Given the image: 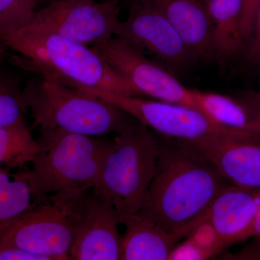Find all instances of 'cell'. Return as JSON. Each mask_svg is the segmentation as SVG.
Segmentation results:
<instances>
[{
    "label": "cell",
    "mask_w": 260,
    "mask_h": 260,
    "mask_svg": "<svg viewBox=\"0 0 260 260\" xmlns=\"http://www.w3.org/2000/svg\"><path fill=\"white\" fill-rule=\"evenodd\" d=\"M231 184L198 154L176 142L160 143L156 171L138 213L181 239Z\"/></svg>",
    "instance_id": "obj_1"
},
{
    "label": "cell",
    "mask_w": 260,
    "mask_h": 260,
    "mask_svg": "<svg viewBox=\"0 0 260 260\" xmlns=\"http://www.w3.org/2000/svg\"><path fill=\"white\" fill-rule=\"evenodd\" d=\"M0 42L18 54L10 56L12 64L65 86L142 95L93 48L85 44L25 26L3 36Z\"/></svg>",
    "instance_id": "obj_2"
},
{
    "label": "cell",
    "mask_w": 260,
    "mask_h": 260,
    "mask_svg": "<svg viewBox=\"0 0 260 260\" xmlns=\"http://www.w3.org/2000/svg\"><path fill=\"white\" fill-rule=\"evenodd\" d=\"M32 167L20 171L34 200L67 191L93 189L113 141L101 137L39 128Z\"/></svg>",
    "instance_id": "obj_3"
},
{
    "label": "cell",
    "mask_w": 260,
    "mask_h": 260,
    "mask_svg": "<svg viewBox=\"0 0 260 260\" xmlns=\"http://www.w3.org/2000/svg\"><path fill=\"white\" fill-rule=\"evenodd\" d=\"M21 99L36 127L102 138L122 133L137 121L100 98L39 75L24 84Z\"/></svg>",
    "instance_id": "obj_4"
},
{
    "label": "cell",
    "mask_w": 260,
    "mask_h": 260,
    "mask_svg": "<svg viewBox=\"0 0 260 260\" xmlns=\"http://www.w3.org/2000/svg\"><path fill=\"white\" fill-rule=\"evenodd\" d=\"M160 142L138 120L113 140V147L92 190L115 208L119 222L141 208L153 180Z\"/></svg>",
    "instance_id": "obj_5"
},
{
    "label": "cell",
    "mask_w": 260,
    "mask_h": 260,
    "mask_svg": "<svg viewBox=\"0 0 260 260\" xmlns=\"http://www.w3.org/2000/svg\"><path fill=\"white\" fill-rule=\"evenodd\" d=\"M88 191H61L34 200L30 209L0 237V246L18 248L48 260L70 259Z\"/></svg>",
    "instance_id": "obj_6"
},
{
    "label": "cell",
    "mask_w": 260,
    "mask_h": 260,
    "mask_svg": "<svg viewBox=\"0 0 260 260\" xmlns=\"http://www.w3.org/2000/svg\"><path fill=\"white\" fill-rule=\"evenodd\" d=\"M79 90L116 106L139 122L167 138L191 140L216 136L260 143L259 137L254 133L219 125L194 108L162 101L145 100L134 95L96 89Z\"/></svg>",
    "instance_id": "obj_7"
},
{
    "label": "cell",
    "mask_w": 260,
    "mask_h": 260,
    "mask_svg": "<svg viewBox=\"0 0 260 260\" xmlns=\"http://www.w3.org/2000/svg\"><path fill=\"white\" fill-rule=\"evenodd\" d=\"M119 2L49 0L47 5L35 10L30 21L23 26L93 46L114 36L120 21Z\"/></svg>",
    "instance_id": "obj_8"
},
{
    "label": "cell",
    "mask_w": 260,
    "mask_h": 260,
    "mask_svg": "<svg viewBox=\"0 0 260 260\" xmlns=\"http://www.w3.org/2000/svg\"><path fill=\"white\" fill-rule=\"evenodd\" d=\"M92 48L142 95L198 109L192 89L186 88L165 68L124 39L112 38Z\"/></svg>",
    "instance_id": "obj_9"
},
{
    "label": "cell",
    "mask_w": 260,
    "mask_h": 260,
    "mask_svg": "<svg viewBox=\"0 0 260 260\" xmlns=\"http://www.w3.org/2000/svg\"><path fill=\"white\" fill-rule=\"evenodd\" d=\"M129 14L114 36L155 56L169 69L181 70L194 58L177 30L153 0H129Z\"/></svg>",
    "instance_id": "obj_10"
},
{
    "label": "cell",
    "mask_w": 260,
    "mask_h": 260,
    "mask_svg": "<svg viewBox=\"0 0 260 260\" xmlns=\"http://www.w3.org/2000/svg\"><path fill=\"white\" fill-rule=\"evenodd\" d=\"M119 216L112 203L88 191L70 249V259H122V237Z\"/></svg>",
    "instance_id": "obj_11"
},
{
    "label": "cell",
    "mask_w": 260,
    "mask_h": 260,
    "mask_svg": "<svg viewBox=\"0 0 260 260\" xmlns=\"http://www.w3.org/2000/svg\"><path fill=\"white\" fill-rule=\"evenodd\" d=\"M176 141L211 162L234 185L260 189V143L216 136Z\"/></svg>",
    "instance_id": "obj_12"
},
{
    "label": "cell",
    "mask_w": 260,
    "mask_h": 260,
    "mask_svg": "<svg viewBox=\"0 0 260 260\" xmlns=\"http://www.w3.org/2000/svg\"><path fill=\"white\" fill-rule=\"evenodd\" d=\"M255 192L229 184L219 192L203 217L213 224L225 247L250 238L257 212Z\"/></svg>",
    "instance_id": "obj_13"
},
{
    "label": "cell",
    "mask_w": 260,
    "mask_h": 260,
    "mask_svg": "<svg viewBox=\"0 0 260 260\" xmlns=\"http://www.w3.org/2000/svg\"><path fill=\"white\" fill-rule=\"evenodd\" d=\"M185 43L194 60L214 59L205 0H153Z\"/></svg>",
    "instance_id": "obj_14"
},
{
    "label": "cell",
    "mask_w": 260,
    "mask_h": 260,
    "mask_svg": "<svg viewBox=\"0 0 260 260\" xmlns=\"http://www.w3.org/2000/svg\"><path fill=\"white\" fill-rule=\"evenodd\" d=\"M121 260H168L180 240L140 213L124 219Z\"/></svg>",
    "instance_id": "obj_15"
},
{
    "label": "cell",
    "mask_w": 260,
    "mask_h": 260,
    "mask_svg": "<svg viewBox=\"0 0 260 260\" xmlns=\"http://www.w3.org/2000/svg\"><path fill=\"white\" fill-rule=\"evenodd\" d=\"M211 25L214 59L230 60L242 54L243 0H205Z\"/></svg>",
    "instance_id": "obj_16"
},
{
    "label": "cell",
    "mask_w": 260,
    "mask_h": 260,
    "mask_svg": "<svg viewBox=\"0 0 260 260\" xmlns=\"http://www.w3.org/2000/svg\"><path fill=\"white\" fill-rule=\"evenodd\" d=\"M197 109L219 125L251 132V119L242 102L227 95L193 90Z\"/></svg>",
    "instance_id": "obj_17"
},
{
    "label": "cell",
    "mask_w": 260,
    "mask_h": 260,
    "mask_svg": "<svg viewBox=\"0 0 260 260\" xmlns=\"http://www.w3.org/2000/svg\"><path fill=\"white\" fill-rule=\"evenodd\" d=\"M32 204L31 191L21 173L0 169V237Z\"/></svg>",
    "instance_id": "obj_18"
},
{
    "label": "cell",
    "mask_w": 260,
    "mask_h": 260,
    "mask_svg": "<svg viewBox=\"0 0 260 260\" xmlns=\"http://www.w3.org/2000/svg\"><path fill=\"white\" fill-rule=\"evenodd\" d=\"M38 150V142L25 119L0 126V169L23 168L32 162Z\"/></svg>",
    "instance_id": "obj_19"
},
{
    "label": "cell",
    "mask_w": 260,
    "mask_h": 260,
    "mask_svg": "<svg viewBox=\"0 0 260 260\" xmlns=\"http://www.w3.org/2000/svg\"><path fill=\"white\" fill-rule=\"evenodd\" d=\"M0 59V126L24 120L22 75Z\"/></svg>",
    "instance_id": "obj_20"
},
{
    "label": "cell",
    "mask_w": 260,
    "mask_h": 260,
    "mask_svg": "<svg viewBox=\"0 0 260 260\" xmlns=\"http://www.w3.org/2000/svg\"><path fill=\"white\" fill-rule=\"evenodd\" d=\"M36 7L30 0H0V38L26 25Z\"/></svg>",
    "instance_id": "obj_21"
},
{
    "label": "cell",
    "mask_w": 260,
    "mask_h": 260,
    "mask_svg": "<svg viewBox=\"0 0 260 260\" xmlns=\"http://www.w3.org/2000/svg\"><path fill=\"white\" fill-rule=\"evenodd\" d=\"M187 238L208 253L210 258L226 249L221 238L208 219L203 218L189 233Z\"/></svg>",
    "instance_id": "obj_22"
},
{
    "label": "cell",
    "mask_w": 260,
    "mask_h": 260,
    "mask_svg": "<svg viewBox=\"0 0 260 260\" xmlns=\"http://www.w3.org/2000/svg\"><path fill=\"white\" fill-rule=\"evenodd\" d=\"M243 58L251 68H260V4L256 10L252 32L243 51Z\"/></svg>",
    "instance_id": "obj_23"
},
{
    "label": "cell",
    "mask_w": 260,
    "mask_h": 260,
    "mask_svg": "<svg viewBox=\"0 0 260 260\" xmlns=\"http://www.w3.org/2000/svg\"><path fill=\"white\" fill-rule=\"evenodd\" d=\"M210 258L208 253L187 238L184 242L174 246L168 260H205Z\"/></svg>",
    "instance_id": "obj_24"
},
{
    "label": "cell",
    "mask_w": 260,
    "mask_h": 260,
    "mask_svg": "<svg viewBox=\"0 0 260 260\" xmlns=\"http://www.w3.org/2000/svg\"><path fill=\"white\" fill-rule=\"evenodd\" d=\"M242 102L250 116L251 133L260 138V93L249 92L243 98Z\"/></svg>",
    "instance_id": "obj_25"
},
{
    "label": "cell",
    "mask_w": 260,
    "mask_h": 260,
    "mask_svg": "<svg viewBox=\"0 0 260 260\" xmlns=\"http://www.w3.org/2000/svg\"><path fill=\"white\" fill-rule=\"evenodd\" d=\"M259 4L260 0H243L242 32L246 44L251 37L256 10Z\"/></svg>",
    "instance_id": "obj_26"
},
{
    "label": "cell",
    "mask_w": 260,
    "mask_h": 260,
    "mask_svg": "<svg viewBox=\"0 0 260 260\" xmlns=\"http://www.w3.org/2000/svg\"><path fill=\"white\" fill-rule=\"evenodd\" d=\"M0 260H48L47 257L32 254L18 248L0 246Z\"/></svg>",
    "instance_id": "obj_27"
},
{
    "label": "cell",
    "mask_w": 260,
    "mask_h": 260,
    "mask_svg": "<svg viewBox=\"0 0 260 260\" xmlns=\"http://www.w3.org/2000/svg\"><path fill=\"white\" fill-rule=\"evenodd\" d=\"M255 194L257 203V212L251 229L250 237H256V239H260V189L256 190Z\"/></svg>",
    "instance_id": "obj_28"
},
{
    "label": "cell",
    "mask_w": 260,
    "mask_h": 260,
    "mask_svg": "<svg viewBox=\"0 0 260 260\" xmlns=\"http://www.w3.org/2000/svg\"><path fill=\"white\" fill-rule=\"evenodd\" d=\"M240 259H260V244L256 246V248H252L247 251H244V254L239 256Z\"/></svg>",
    "instance_id": "obj_29"
},
{
    "label": "cell",
    "mask_w": 260,
    "mask_h": 260,
    "mask_svg": "<svg viewBox=\"0 0 260 260\" xmlns=\"http://www.w3.org/2000/svg\"><path fill=\"white\" fill-rule=\"evenodd\" d=\"M9 58L10 55L7 51V48L0 42V59H8Z\"/></svg>",
    "instance_id": "obj_30"
},
{
    "label": "cell",
    "mask_w": 260,
    "mask_h": 260,
    "mask_svg": "<svg viewBox=\"0 0 260 260\" xmlns=\"http://www.w3.org/2000/svg\"><path fill=\"white\" fill-rule=\"evenodd\" d=\"M30 1L31 2L32 4L37 6V5L39 4L40 2H42V0H30Z\"/></svg>",
    "instance_id": "obj_31"
},
{
    "label": "cell",
    "mask_w": 260,
    "mask_h": 260,
    "mask_svg": "<svg viewBox=\"0 0 260 260\" xmlns=\"http://www.w3.org/2000/svg\"><path fill=\"white\" fill-rule=\"evenodd\" d=\"M78 1H83V2H95L96 0H78Z\"/></svg>",
    "instance_id": "obj_32"
}]
</instances>
